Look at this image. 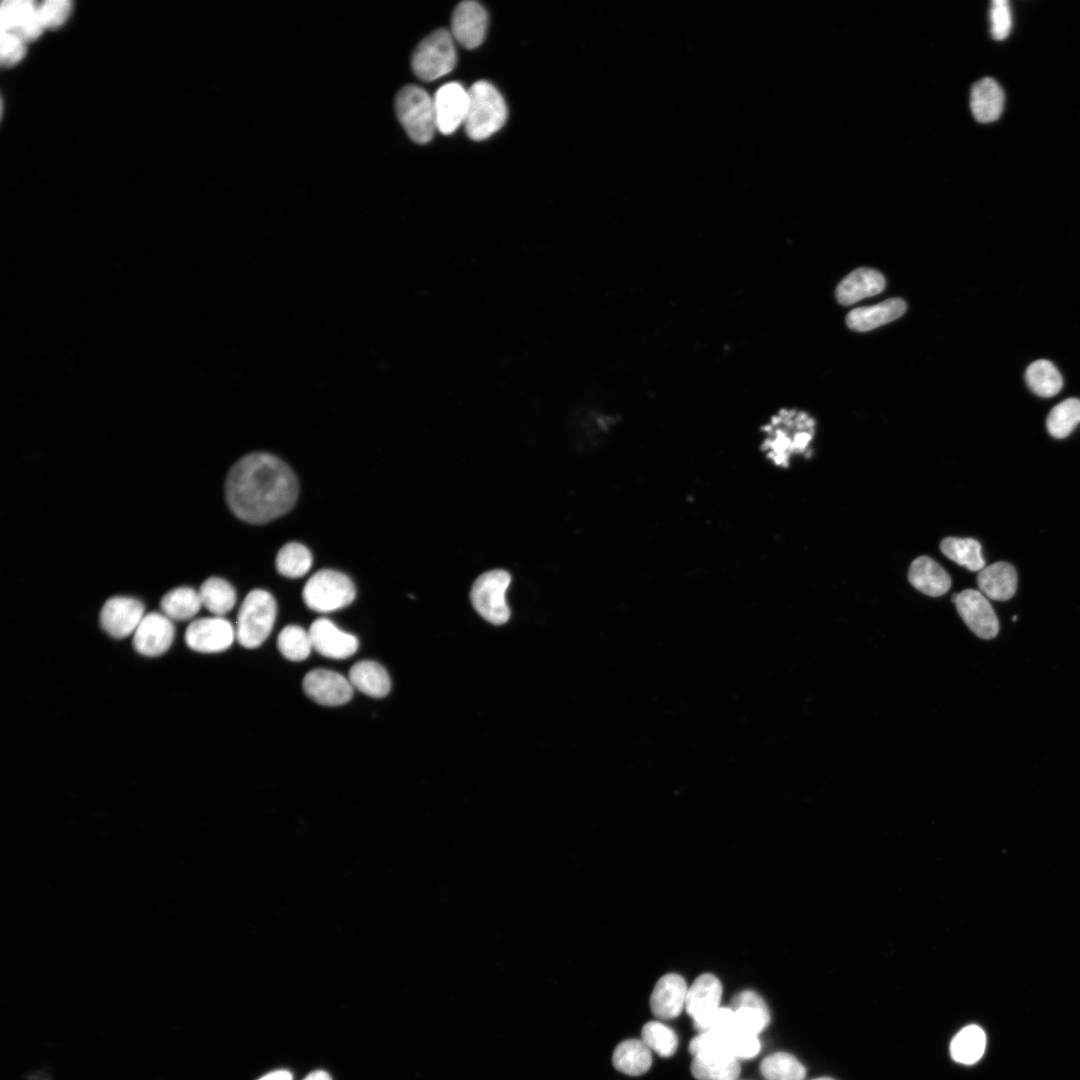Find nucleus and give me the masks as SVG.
<instances>
[{"mask_svg":"<svg viewBox=\"0 0 1080 1080\" xmlns=\"http://www.w3.org/2000/svg\"><path fill=\"white\" fill-rule=\"evenodd\" d=\"M905 311L903 299L890 298L873 306L851 310L846 316V324L854 331L866 332L898 319Z\"/></svg>","mask_w":1080,"mask_h":1080,"instance_id":"aec40b11","label":"nucleus"},{"mask_svg":"<svg viewBox=\"0 0 1080 1080\" xmlns=\"http://www.w3.org/2000/svg\"><path fill=\"white\" fill-rule=\"evenodd\" d=\"M348 679L353 688L374 698L386 696L391 688L386 669L371 660L356 662L349 670Z\"/></svg>","mask_w":1080,"mask_h":1080,"instance_id":"b1692460","label":"nucleus"},{"mask_svg":"<svg viewBox=\"0 0 1080 1080\" xmlns=\"http://www.w3.org/2000/svg\"><path fill=\"white\" fill-rule=\"evenodd\" d=\"M694 1027L700 1033L723 1032L734 1025V1011L728 1007H718L712 1012L693 1020Z\"/></svg>","mask_w":1080,"mask_h":1080,"instance_id":"a19ab883","label":"nucleus"},{"mask_svg":"<svg viewBox=\"0 0 1080 1080\" xmlns=\"http://www.w3.org/2000/svg\"><path fill=\"white\" fill-rule=\"evenodd\" d=\"M760 1072L766 1080H803L804 1066L791 1054L776 1052L765 1057Z\"/></svg>","mask_w":1080,"mask_h":1080,"instance_id":"473e14b6","label":"nucleus"},{"mask_svg":"<svg viewBox=\"0 0 1080 1080\" xmlns=\"http://www.w3.org/2000/svg\"><path fill=\"white\" fill-rule=\"evenodd\" d=\"M433 102L437 130L441 133L445 135L451 134L464 123L468 111L469 95L468 90L460 83L449 82L441 86L437 90Z\"/></svg>","mask_w":1080,"mask_h":1080,"instance_id":"4468645a","label":"nucleus"},{"mask_svg":"<svg viewBox=\"0 0 1080 1080\" xmlns=\"http://www.w3.org/2000/svg\"><path fill=\"white\" fill-rule=\"evenodd\" d=\"M292 1074L288 1070H276L270 1072L258 1080H292Z\"/></svg>","mask_w":1080,"mask_h":1080,"instance_id":"a18cd8bd","label":"nucleus"},{"mask_svg":"<svg viewBox=\"0 0 1080 1080\" xmlns=\"http://www.w3.org/2000/svg\"><path fill=\"white\" fill-rule=\"evenodd\" d=\"M952 602L967 627L979 638L989 640L999 632V620L986 596L974 589L952 595Z\"/></svg>","mask_w":1080,"mask_h":1080,"instance_id":"1a4fd4ad","label":"nucleus"},{"mask_svg":"<svg viewBox=\"0 0 1080 1080\" xmlns=\"http://www.w3.org/2000/svg\"><path fill=\"white\" fill-rule=\"evenodd\" d=\"M39 3L32 0H5L1 3V32H15L37 15Z\"/></svg>","mask_w":1080,"mask_h":1080,"instance_id":"e433bc0d","label":"nucleus"},{"mask_svg":"<svg viewBox=\"0 0 1080 1080\" xmlns=\"http://www.w3.org/2000/svg\"><path fill=\"white\" fill-rule=\"evenodd\" d=\"M941 552L950 560L970 571L985 567L981 544L973 538L946 537L940 542Z\"/></svg>","mask_w":1080,"mask_h":1080,"instance_id":"cd10ccee","label":"nucleus"},{"mask_svg":"<svg viewBox=\"0 0 1080 1080\" xmlns=\"http://www.w3.org/2000/svg\"><path fill=\"white\" fill-rule=\"evenodd\" d=\"M160 606L169 619L184 621L195 616L202 603L198 591L183 586L168 591L162 597Z\"/></svg>","mask_w":1080,"mask_h":1080,"instance_id":"c85d7f7f","label":"nucleus"},{"mask_svg":"<svg viewBox=\"0 0 1080 1080\" xmlns=\"http://www.w3.org/2000/svg\"><path fill=\"white\" fill-rule=\"evenodd\" d=\"M690 1069L697 1080H735L741 1071L735 1058L709 1056H694Z\"/></svg>","mask_w":1080,"mask_h":1080,"instance_id":"7c9ffc66","label":"nucleus"},{"mask_svg":"<svg viewBox=\"0 0 1080 1080\" xmlns=\"http://www.w3.org/2000/svg\"><path fill=\"white\" fill-rule=\"evenodd\" d=\"M991 35L995 40L1008 37L1012 27V15L1008 1L994 0L990 8Z\"/></svg>","mask_w":1080,"mask_h":1080,"instance_id":"37998d69","label":"nucleus"},{"mask_svg":"<svg viewBox=\"0 0 1080 1080\" xmlns=\"http://www.w3.org/2000/svg\"><path fill=\"white\" fill-rule=\"evenodd\" d=\"M175 628L171 619L160 613L146 614L133 634V647L141 655L156 657L171 646Z\"/></svg>","mask_w":1080,"mask_h":1080,"instance_id":"ddd939ff","label":"nucleus"},{"mask_svg":"<svg viewBox=\"0 0 1080 1080\" xmlns=\"http://www.w3.org/2000/svg\"><path fill=\"white\" fill-rule=\"evenodd\" d=\"M722 985L713 974L698 976L688 987L685 1009L696 1020L720 1007Z\"/></svg>","mask_w":1080,"mask_h":1080,"instance_id":"4be33fe9","label":"nucleus"},{"mask_svg":"<svg viewBox=\"0 0 1080 1080\" xmlns=\"http://www.w3.org/2000/svg\"><path fill=\"white\" fill-rule=\"evenodd\" d=\"M1080 423V399L1068 398L1056 405L1047 417V429L1057 439L1067 437Z\"/></svg>","mask_w":1080,"mask_h":1080,"instance_id":"72a5a7b5","label":"nucleus"},{"mask_svg":"<svg viewBox=\"0 0 1080 1080\" xmlns=\"http://www.w3.org/2000/svg\"><path fill=\"white\" fill-rule=\"evenodd\" d=\"M303 1080H332V1078L330 1077V1075L327 1072L322 1071V1070H317V1071L311 1072Z\"/></svg>","mask_w":1080,"mask_h":1080,"instance_id":"49530a36","label":"nucleus"},{"mask_svg":"<svg viewBox=\"0 0 1080 1080\" xmlns=\"http://www.w3.org/2000/svg\"><path fill=\"white\" fill-rule=\"evenodd\" d=\"M1028 387L1036 395L1048 398L1055 396L1063 386V379L1054 366L1048 360H1037L1031 363L1025 374Z\"/></svg>","mask_w":1080,"mask_h":1080,"instance_id":"c756f323","label":"nucleus"},{"mask_svg":"<svg viewBox=\"0 0 1080 1080\" xmlns=\"http://www.w3.org/2000/svg\"><path fill=\"white\" fill-rule=\"evenodd\" d=\"M734 1011L733 1027L757 1035L763 1031L770 1021L769 1011L751 1007H740Z\"/></svg>","mask_w":1080,"mask_h":1080,"instance_id":"ea45409f","label":"nucleus"},{"mask_svg":"<svg viewBox=\"0 0 1080 1080\" xmlns=\"http://www.w3.org/2000/svg\"><path fill=\"white\" fill-rule=\"evenodd\" d=\"M27 52V44L17 35L11 32H1L0 37V64L4 68H11L21 62Z\"/></svg>","mask_w":1080,"mask_h":1080,"instance_id":"79ce46f5","label":"nucleus"},{"mask_svg":"<svg viewBox=\"0 0 1080 1080\" xmlns=\"http://www.w3.org/2000/svg\"><path fill=\"white\" fill-rule=\"evenodd\" d=\"M986 1047L984 1031L977 1025L960 1030L950 1044L951 1058L961 1064L971 1065L983 1055Z\"/></svg>","mask_w":1080,"mask_h":1080,"instance_id":"a878e982","label":"nucleus"},{"mask_svg":"<svg viewBox=\"0 0 1080 1080\" xmlns=\"http://www.w3.org/2000/svg\"><path fill=\"white\" fill-rule=\"evenodd\" d=\"M510 582L511 576L507 571L495 569L480 575L472 586L470 597L473 607L492 624H504L510 617L505 598Z\"/></svg>","mask_w":1080,"mask_h":1080,"instance_id":"6e6552de","label":"nucleus"},{"mask_svg":"<svg viewBox=\"0 0 1080 1080\" xmlns=\"http://www.w3.org/2000/svg\"><path fill=\"white\" fill-rule=\"evenodd\" d=\"M144 605L127 596L109 598L100 612V624L107 634L123 639L134 634L144 615Z\"/></svg>","mask_w":1080,"mask_h":1080,"instance_id":"9b49d317","label":"nucleus"},{"mask_svg":"<svg viewBox=\"0 0 1080 1080\" xmlns=\"http://www.w3.org/2000/svg\"><path fill=\"white\" fill-rule=\"evenodd\" d=\"M308 631L313 649L324 657L346 659L358 649V639L338 628L329 619L315 620Z\"/></svg>","mask_w":1080,"mask_h":1080,"instance_id":"dca6fc26","label":"nucleus"},{"mask_svg":"<svg viewBox=\"0 0 1080 1080\" xmlns=\"http://www.w3.org/2000/svg\"><path fill=\"white\" fill-rule=\"evenodd\" d=\"M908 580L914 588L930 597L944 595L952 584L947 571L928 556H920L912 561L908 571Z\"/></svg>","mask_w":1080,"mask_h":1080,"instance_id":"6ab92c4d","label":"nucleus"},{"mask_svg":"<svg viewBox=\"0 0 1080 1080\" xmlns=\"http://www.w3.org/2000/svg\"><path fill=\"white\" fill-rule=\"evenodd\" d=\"M813 1080H834V1079L828 1078V1077H821V1078H816V1079H813Z\"/></svg>","mask_w":1080,"mask_h":1080,"instance_id":"de8ad7c7","label":"nucleus"},{"mask_svg":"<svg viewBox=\"0 0 1080 1080\" xmlns=\"http://www.w3.org/2000/svg\"><path fill=\"white\" fill-rule=\"evenodd\" d=\"M687 990V984L682 976L675 973L662 976L657 981L650 997L652 1013L660 1019L677 1017L685 1008Z\"/></svg>","mask_w":1080,"mask_h":1080,"instance_id":"f3484780","label":"nucleus"},{"mask_svg":"<svg viewBox=\"0 0 1080 1080\" xmlns=\"http://www.w3.org/2000/svg\"><path fill=\"white\" fill-rule=\"evenodd\" d=\"M468 95L466 133L473 140H484L504 125L507 119L505 101L500 92L484 80L475 82L468 89Z\"/></svg>","mask_w":1080,"mask_h":1080,"instance_id":"7ed1b4c3","label":"nucleus"},{"mask_svg":"<svg viewBox=\"0 0 1080 1080\" xmlns=\"http://www.w3.org/2000/svg\"><path fill=\"white\" fill-rule=\"evenodd\" d=\"M454 38L446 29H437L424 38L412 54L414 74L432 81L451 72L456 65Z\"/></svg>","mask_w":1080,"mask_h":1080,"instance_id":"0eeeda50","label":"nucleus"},{"mask_svg":"<svg viewBox=\"0 0 1080 1080\" xmlns=\"http://www.w3.org/2000/svg\"><path fill=\"white\" fill-rule=\"evenodd\" d=\"M487 24V13L478 2L463 1L452 13L451 34L462 46L473 49L483 42Z\"/></svg>","mask_w":1080,"mask_h":1080,"instance_id":"2eb2a0df","label":"nucleus"},{"mask_svg":"<svg viewBox=\"0 0 1080 1080\" xmlns=\"http://www.w3.org/2000/svg\"><path fill=\"white\" fill-rule=\"evenodd\" d=\"M302 595L311 610L327 613L350 605L355 599L356 589L346 574L323 569L308 579Z\"/></svg>","mask_w":1080,"mask_h":1080,"instance_id":"423d86ee","label":"nucleus"},{"mask_svg":"<svg viewBox=\"0 0 1080 1080\" xmlns=\"http://www.w3.org/2000/svg\"><path fill=\"white\" fill-rule=\"evenodd\" d=\"M235 638L233 625L219 616L197 619L185 632L187 646L201 653L223 652L232 645Z\"/></svg>","mask_w":1080,"mask_h":1080,"instance_id":"9d476101","label":"nucleus"},{"mask_svg":"<svg viewBox=\"0 0 1080 1080\" xmlns=\"http://www.w3.org/2000/svg\"><path fill=\"white\" fill-rule=\"evenodd\" d=\"M885 278L877 270L858 268L849 273L837 285L835 295L842 305H852L866 297L874 296L885 288Z\"/></svg>","mask_w":1080,"mask_h":1080,"instance_id":"a211bd4d","label":"nucleus"},{"mask_svg":"<svg viewBox=\"0 0 1080 1080\" xmlns=\"http://www.w3.org/2000/svg\"><path fill=\"white\" fill-rule=\"evenodd\" d=\"M612 1062L618 1071L638 1076L651 1067V1050L642 1040L628 1039L617 1045L613 1052Z\"/></svg>","mask_w":1080,"mask_h":1080,"instance_id":"393cba45","label":"nucleus"},{"mask_svg":"<svg viewBox=\"0 0 1080 1080\" xmlns=\"http://www.w3.org/2000/svg\"><path fill=\"white\" fill-rule=\"evenodd\" d=\"M977 585L980 592L995 601L1011 599L1017 589V573L1007 562H996L979 571Z\"/></svg>","mask_w":1080,"mask_h":1080,"instance_id":"412c9836","label":"nucleus"},{"mask_svg":"<svg viewBox=\"0 0 1080 1080\" xmlns=\"http://www.w3.org/2000/svg\"><path fill=\"white\" fill-rule=\"evenodd\" d=\"M298 496L292 469L278 457L254 452L239 459L225 481L226 502L232 513L251 524L270 522L287 513Z\"/></svg>","mask_w":1080,"mask_h":1080,"instance_id":"f257e3e1","label":"nucleus"},{"mask_svg":"<svg viewBox=\"0 0 1080 1080\" xmlns=\"http://www.w3.org/2000/svg\"><path fill=\"white\" fill-rule=\"evenodd\" d=\"M303 690L313 701L325 706L343 705L353 694L349 679L327 669L309 671L303 679Z\"/></svg>","mask_w":1080,"mask_h":1080,"instance_id":"f8f14e48","label":"nucleus"},{"mask_svg":"<svg viewBox=\"0 0 1080 1080\" xmlns=\"http://www.w3.org/2000/svg\"><path fill=\"white\" fill-rule=\"evenodd\" d=\"M277 615L274 597L263 589H254L244 598L237 616L236 639L245 648L259 647L273 629Z\"/></svg>","mask_w":1080,"mask_h":1080,"instance_id":"20e7f679","label":"nucleus"},{"mask_svg":"<svg viewBox=\"0 0 1080 1080\" xmlns=\"http://www.w3.org/2000/svg\"><path fill=\"white\" fill-rule=\"evenodd\" d=\"M397 117L416 143L429 142L437 130L433 98L421 87L407 85L396 95Z\"/></svg>","mask_w":1080,"mask_h":1080,"instance_id":"39448f33","label":"nucleus"},{"mask_svg":"<svg viewBox=\"0 0 1080 1080\" xmlns=\"http://www.w3.org/2000/svg\"><path fill=\"white\" fill-rule=\"evenodd\" d=\"M970 107L978 122L990 123L997 120L1004 107V92L992 78L977 81L971 88Z\"/></svg>","mask_w":1080,"mask_h":1080,"instance_id":"5701e85b","label":"nucleus"},{"mask_svg":"<svg viewBox=\"0 0 1080 1080\" xmlns=\"http://www.w3.org/2000/svg\"><path fill=\"white\" fill-rule=\"evenodd\" d=\"M281 654L291 661L305 660L313 649L309 631L297 625L284 627L277 637Z\"/></svg>","mask_w":1080,"mask_h":1080,"instance_id":"f704fd0d","label":"nucleus"},{"mask_svg":"<svg viewBox=\"0 0 1080 1080\" xmlns=\"http://www.w3.org/2000/svg\"><path fill=\"white\" fill-rule=\"evenodd\" d=\"M740 1007H751L769 1011L762 997L752 990L741 991L732 998L730 1008L735 1010Z\"/></svg>","mask_w":1080,"mask_h":1080,"instance_id":"c03bdc74","label":"nucleus"},{"mask_svg":"<svg viewBox=\"0 0 1080 1080\" xmlns=\"http://www.w3.org/2000/svg\"><path fill=\"white\" fill-rule=\"evenodd\" d=\"M641 1037L648 1048L661 1057L672 1056L678 1047V1038L675 1032L657 1021L647 1022L642 1028Z\"/></svg>","mask_w":1080,"mask_h":1080,"instance_id":"c9c22d12","label":"nucleus"},{"mask_svg":"<svg viewBox=\"0 0 1080 1080\" xmlns=\"http://www.w3.org/2000/svg\"><path fill=\"white\" fill-rule=\"evenodd\" d=\"M815 420L806 412L781 408L759 426L758 451L770 465L787 469L795 456L810 457Z\"/></svg>","mask_w":1080,"mask_h":1080,"instance_id":"f03ea898","label":"nucleus"},{"mask_svg":"<svg viewBox=\"0 0 1080 1080\" xmlns=\"http://www.w3.org/2000/svg\"><path fill=\"white\" fill-rule=\"evenodd\" d=\"M202 606L215 616L222 617L229 612L236 603V591L225 579L210 577L206 579L198 590Z\"/></svg>","mask_w":1080,"mask_h":1080,"instance_id":"bb28decb","label":"nucleus"},{"mask_svg":"<svg viewBox=\"0 0 1080 1080\" xmlns=\"http://www.w3.org/2000/svg\"><path fill=\"white\" fill-rule=\"evenodd\" d=\"M73 3L70 0H46L39 3L38 15L45 30L62 27L70 18Z\"/></svg>","mask_w":1080,"mask_h":1080,"instance_id":"4c0bfd02","label":"nucleus"},{"mask_svg":"<svg viewBox=\"0 0 1080 1080\" xmlns=\"http://www.w3.org/2000/svg\"><path fill=\"white\" fill-rule=\"evenodd\" d=\"M726 1035L731 1054L738 1059H751L760 1051L757 1035L746 1033L735 1027L723 1031Z\"/></svg>","mask_w":1080,"mask_h":1080,"instance_id":"58836bf2","label":"nucleus"},{"mask_svg":"<svg viewBox=\"0 0 1080 1080\" xmlns=\"http://www.w3.org/2000/svg\"><path fill=\"white\" fill-rule=\"evenodd\" d=\"M313 558L310 550L298 542L283 545L275 558L277 571L288 578L304 576L311 568Z\"/></svg>","mask_w":1080,"mask_h":1080,"instance_id":"2f4dec72","label":"nucleus"}]
</instances>
